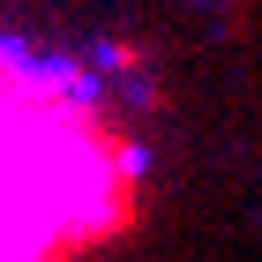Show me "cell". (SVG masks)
Here are the masks:
<instances>
[{
  "mask_svg": "<svg viewBox=\"0 0 262 262\" xmlns=\"http://www.w3.org/2000/svg\"><path fill=\"white\" fill-rule=\"evenodd\" d=\"M135 225V127L75 60L0 30V262H90Z\"/></svg>",
  "mask_w": 262,
  "mask_h": 262,
  "instance_id": "6da1fadb",
  "label": "cell"
}]
</instances>
